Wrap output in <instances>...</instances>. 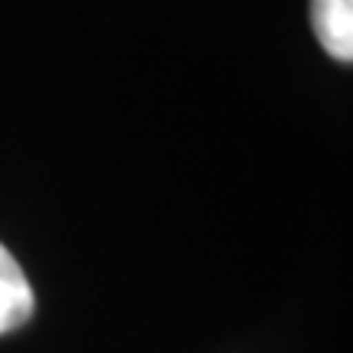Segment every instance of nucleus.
Returning a JSON list of instances; mask_svg holds the SVG:
<instances>
[{
	"mask_svg": "<svg viewBox=\"0 0 353 353\" xmlns=\"http://www.w3.org/2000/svg\"><path fill=\"white\" fill-rule=\"evenodd\" d=\"M311 26L327 56L353 59V0H311Z\"/></svg>",
	"mask_w": 353,
	"mask_h": 353,
	"instance_id": "obj_1",
	"label": "nucleus"
},
{
	"mask_svg": "<svg viewBox=\"0 0 353 353\" xmlns=\"http://www.w3.org/2000/svg\"><path fill=\"white\" fill-rule=\"evenodd\" d=\"M33 317V288L20 262L0 245V334H10Z\"/></svg>",
	"mask_w": 353,
	"mask_h": 353,
	"instance_id": "obj_2",
	"label": "nucleus"
}]
</instances>
